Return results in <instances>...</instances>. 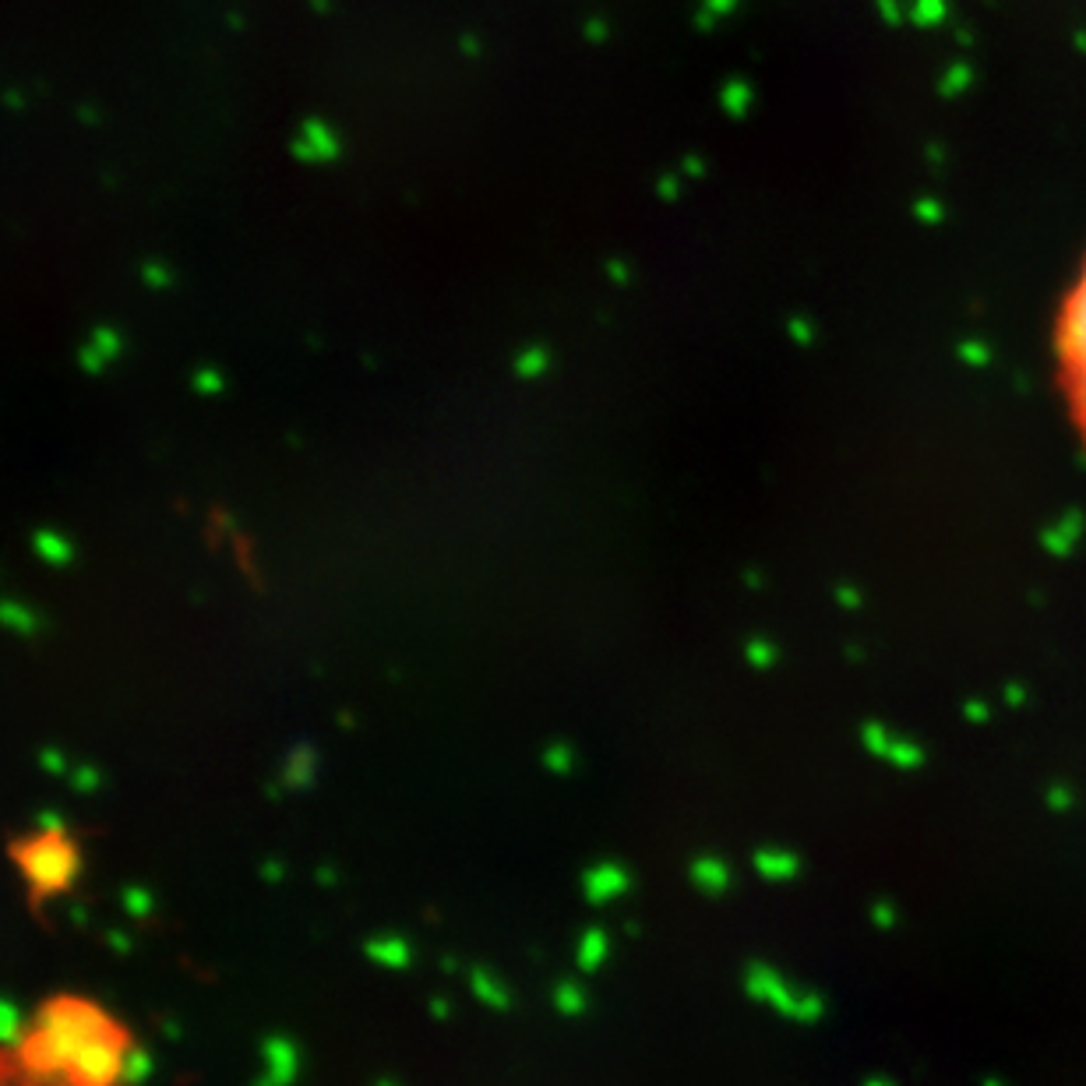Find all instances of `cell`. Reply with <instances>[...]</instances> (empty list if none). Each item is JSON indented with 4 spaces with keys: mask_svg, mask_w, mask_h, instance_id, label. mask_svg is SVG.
Here are the masks:
<instances>
[{
    "mask_svg": "<svg viewBox=\"0 0 1086 1086\" xmlns=\"http://www.w3.org/2000/svg\"><path fill=\"white\" fill-rule=\"evenodd\" d=\"M381 1086H392V1083H381Z\"/></svg>",
    "mask_w": 1086,
    "mask_h": 1086,
    "instance_id": "cell-15",
    "label": "cell"
},
{
    "mask_svg": "<svg viewBox=\"0 0 1086 1086\" xmlns=\"http://www.w3.org/2000/svg\"><path fill=\"white\" fill-rule=\"evenodd\" d=\"M8 1051L29 1086H124L138 1055L124 1023L85 995L39 1002Z\"/></svg>",
    "mask_w": 1086,
    "mask_h": 1086,
    "instance_id": "cell-1",
    "label": "cell"
},
{
    "mask_svg": "<svg viewBox=\"0 0 1086 1086\" xmlns=\"http://www.w3.org/2000/svg\"><path fill=\"white\" fill-rule=\"evenodd\" d=\"M628 889H632L628 871L621 868V864H610V861L589 868L586 878H582V893H586V900L593 903V907H607V903H614L618 896H625Z\"/></svg>",
    "mask_w": 1086,
    "mask_h": 1086,
    "instance_id": "cell-4",
    "label": "cell"
},
{
    "mask_svg": "<svg viewBox=\"0 0 1086 1086\" xmlns=\"http://www.w3.org/2000/svg\"><path fill=\"white\" fill-rule=\"evenodd\" d=\"M984 1086H1005V1083H1002V1079H995V1076H988V1079H984Z\"/></svg>",
    "mask_w": 1086,
    "mask_h": 1086,
    "instance_id": "cell-14",
    "label": "cell"
},
{
    "mask_svg": "<svg viewBox=\"0 0 1086 1086\" xmlns=\"http://www.w3.org/2000/svg\"><path fill=\"white\" fill-rule=\"evenodd\" d=\"M692 882L709 896L727 893V886H730L727 861H720V857H699V861L692 864Z\"/></svg>",
    "mask_w": 1086,
    "mask_h": 1086,
    "instance_id": "cell-8",
    "label": "cell"
},
{
    "mask_svg": "<svg viewBox=\"0 0 1086 1086\" xmlns=\"http://www.w3.org/2000/svg\"><path fill=\"white\" fill-rule=\"evenodd\" d=\"M469 991H473V998H477L480 1005H487L491 1012H508V1009H512V991H508V984L487 967L469 970Z\"/></svg>",
    "mask_w": 1086,
    "mask_h": 1086,
    "instance_id": "cell-5",
    "label": "cell"
},
{
    "mask_svg": "<svg viewBox=\"0 0 1086 1086\" xmlns=\"http://www.w3.org/2000/svg\"><path fill=\"white\" fill-rule=\"evenodd\" d=\"M1055 353L1072 424H1076L1079 438L1086 441V258L1065 293L1062 311H1058Z\"/></svg>",
    "mask_w": 1086,
    "mask_h": 1086,
    "instance_id": "cell-2",
    "label": "cell"
},
{
    "mask_svg": "<svg viewBox=\"0 0 1086 1086\" xmlns=\"http://www.w3.org/2000/svg\"><path fill=\"white\" fill-rule=\"evenodd\" d=\"M755 871L766 882H794L801 875V861H797V854H787V850H759L755 854Z\"/></svg>",
    "mask_w": 1086,
    "mask_h": 1086,
    "instance_id": "cell-7",
    "label": "cell"
},
{
    "mask_svg": "<svg viewBox=\"0 0 1086 1086\" xmlns=\"http://www.w3.org/2000/svg\"><path fill=\"white\" fill-rule=\"evenodd\" d=\"M871 921H875L878 928H893V924H896L893 903H875V910H871Z\"/></svg>",
    "mask_w": 1086,
    "mask_h": 1086,
    "instance_id": "cell-11",
    "label": "cell"
},
{
    "mask_svg": "<svg viewBox=\"0 0 1086 1086\" xmlns=\"http://www.w3.org/2000/svg\"><path fill=\"white\" fill-rule=\"evenodd\" d=\"M864 1086H896V1079H889V1076H871V1079H864Z\"/></svg>",
    "mask_w": 1086,
    "mask_h": 1086,
    "instance_id": "cell-13",
    "label": "cell"
},
{
    "mask_svg": "<svg viewBox=\"0 0 1086 1086\" xmlns=\"http://www.w3.org/2000/svg\"><path fill=\"white\" fill-rule=\"evenodd\" d=\"M431 1012L438 1016V1020H448V1016H452V1005L441 1002V998H438V1002H431Z\"/></svg>",
    "mask_w": 1086,
    "mask_h": 1086,
    "instance_id": "cell-12",
    "label": "cell"
},
{
    "mask_svg": "<svg viewBox=\"0 0 1086 1086\" xmlns=\"http://www.w3.org/2000/svg\"><path fill=\"white\" fill-rule=\"evenodd\" d=\"M551 1005L558 1016H565V1020H582L589 1012V991L575 981H561L551 995Z\"/></svg>",
    "mask_w": 1086,
    "mask_h": 1086,
    "instance_id": "cell-9",
    "label": "cell"
},
{
    "mask_svg": "<svg viewBox=\"0 0 1086 1086\" xmlns=\"http://www.w3.org/2000/svg\"><path fill=\"white\" fill-rule=\"evenodd\" d=\"M741 984H744V995L752 998V1002L766 1005V1009H773L776 1016H783V1020H790V1023L819 1027V1023L829 1016L826 995L794 988V984H790L776 967H769V963H752V967L744 970Z\"/></svg>",
    "mask_w": 1086,
    "mask_h": 1086,
    "instance_id": "cell-3",
    "label": "cell"
},
{
    "mask_svg": "<svg viewBox=\"0 0 1086 1086\" xmlns=\"http://www.w3.org/2000/svg\"><path fill=\"white\" fill-rule=\"evenodd\" d=\"M371 956H374V960H378V963H385L388 970H406V967H410V960H413L410 945H402L399 938H388V942H378V945H374V949H371Z\"/></svg>",
    "mask_w": 1086,
    "mask_h": 1086,
    "instance_id": "cell-10",
    "label": "cell"
},
{
    "mask_svg": "<svg viewBox=\"0 0 1086 1086\" xmlns=\"http://www.w3.org/2000/svg\"><path fill=\"white\" fill-rule=\"evenodd\" d=\"M610 960V935L603 928H589L575 945V963L582 974H596Z\"/></svg>",
    "mask_w": 1086,
    "mask_h": 1086,
    "instance_id": "cell-6",
    "label": "cell"
}]
</instances>
